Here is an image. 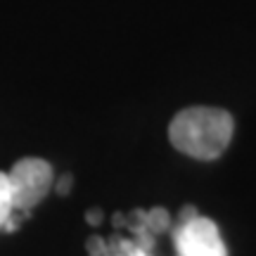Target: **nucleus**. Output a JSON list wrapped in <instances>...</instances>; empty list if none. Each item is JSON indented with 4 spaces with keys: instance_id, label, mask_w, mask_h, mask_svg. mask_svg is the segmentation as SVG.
<instances>
[{
    "instance_id": "f257e3e1",
    "label": "nucleus",
    "mask_w": 256,
    "mask_h": 256,
    "mask_svg": "<svg viewBox=\"0 0 256 256\" xmlns=\"http://www.w3.org/2000/svg\"><path fill=\"white\" fill-rule=\"evenodd\" d=\"M232 128V116L228 112L216 107H190L176 114L168 126V140L178 152L209 162L228 150Z\"/></svg>"
},
{
    "instance_id": "f03ea898",
    "label": "nucleus",
    "mask_w": 256,
    "mask_h": 256,
    "mask_svg": "<svg viewBox=\"0 0 256 256\" xmlns=\"http://www.w3.org/2000/svg\"><path fill=\"white\" fill-rule=\"evenodd\" d=\"M8 180L14 211H28L34 209L38 202L46 200V194L52 188L55 174H52V166L48 164L46 159L26 156V159H19L17 164L10 168Z\"/></svg>"
},
{
    "instance_id": "7ed1b4c3",
    "label": "nucleus",
    "mask_w": 256,
    "mask_h": 256,
    "mask_svg": "<svg viewBox=\"0 0 256 256\" xmlns=\"http://www.w3.org/2000/svg\"><path fill=\"white\" fill-rule=\"evenodd\" d=\"M176 247L178 256H226V244L216 223L202 216L180 226L176 232Z\"/></svg>"
},
{
    "instance_id": "20e7f679",
    "label": "nucleus",
    "mask_w": 256,
    "mask_h": 256,
    "mask_svg": "<svg viewBox=\"0 0 256 256\" xmlns=\"http://www.w3.org/2000/svg\"><path fill=\"white\" fill-rule=\"evenodd\" d=\"M14 214V204H12V192H10L8 174H0V228L8 226V220Z\"/></svg>"
},
{
    "instance_id": "39448f33",
    "label": "nucleus",
    "mask_w": 256,
    "mask_h": 256,
    "mask_svg": "<svg viewBox=\"0 0 256 256\" xmlns=\"http://www.w3.org/2000/svg\"><path fill=\"white\" fill-rule=\"evenodd\" d=\"M138 216L140 220L145 223L150 230H156V232H162V230L168 228V214L164 209H152L150 214H142V211H138Z\"/></svg>"
},
{
    "instance_id": "423d86ee",
    "label": "nucleus",
    "mask_w": 256,
    "mask_h": 256,
    "mask_svg": "<svg viewBox=\"0 0 256 256\" xmlns=\"http://www.w3.org/2000/svg\"><path fill=\"white\" fill-rule=\"evenodd\" d=\"M88 249H90V256H102L104 244H102L100 238H90V240H88Z\"/></svg>"
},
{
    "instance_id": "0eeeda50",
    "label": "nucleus",
    "mask_w": 256,
    "mask_h": 256,
    "mask_svg": "<svg viewBox=\"0 0 256 256\" xmlns=\"http://www.w3.org/2000/svg\"><path fill=\"white\" fill-rule=\"evenodd\" d=\"M69 188H72V176L66 174V176H62V178H60V183H57V192H60V194H66V192H69Z\"/></svg>"
},
{
    "instance_id": "6e6552de",
    "label": "nucleus",
    "mask_w": 256,
    "mask_h": 256,
    "mask_svg": "<svg viewBox=\"0 0 256 256\" xmlns=\"http://www.w3.org/2000/svg\"><path fill=\"white\" fill-rule=\"evenodd\" d=\"M86 220H88V223H92V226H98V223L102 220V211H100V209L88 211V216H86Z\"/></svg>"
}]
</instances>
